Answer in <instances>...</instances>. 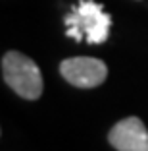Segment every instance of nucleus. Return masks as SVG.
I'll use <instances>...</instances> for the list:
<instances>
[{
    "mask_svg": "<svg viewBox=\"0 0 148 151\" xmlns=\"http://www.w3.org/2000/svg\"><path fill=\"white\" fill-rule=\"evenodd\" d=\"M2 78L19 97L35 101L42 95V74L29 56L8 50L2 56Z\"/></svg>",
    "mask_w": 148,
    "mask_h": 151,
    "instance_id": "nucleus-2",
    "label": "nucleus"
},
{
    "mask_svg": "<svg viewBox=\"0 0 148 151\" xmlns=\"http://www.w3.org/2000/svg\"><path fill=\"white\" fill-rule=\"evenodd\" d=\"M108 142L118 151H148V130L140 118L127 116L110 130Z\"/></svg>",
    "mask_w": 148,
    "mask_h": 151,
    "instance_id": "nucleus-4",
    "label": "nucleus"
},
{
    "mask_svg": "<svg viewBox=\"0 0 148 151\" xmlns=\"http://www.w3.org/2000/svg\"><path fill=\"white\" fill-rule=\"evenodd\" d=\"M60 74L64 76L65 81L81 89H91L98 87L104 83L108 76V66L98 58L91 56H75V58H65L60 64Z\"/></svg>",
    "mask_w": 148,
    "mask_h": 151,
    "instance_id": "nucleus-3",
    "label": "nucleus"
},
{
    "mask_svg": "<svg viewBox=\"0 0 148 151\" xmlns=\"http://www.w3.org/2000/svg\"><path fill=\"white\" fill-rule=\"evenodd\" d=\"M65 35L89 45H100L108 41L112 18L104 12V6L92 0H79L65 14Z\"/></svg>",
    "mask_w": 148,
    "mask_h": 151,
    "instance_id": "nucleus-1",
    "label": "nucleus"
}]
</instances>
